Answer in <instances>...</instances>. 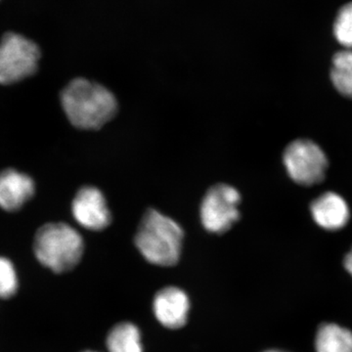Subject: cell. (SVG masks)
I'll return each mask as SVG.
<instances>
[{
	"label": "cell",
	"instance_id": "obj_9",
	"mask_svg": "<svg viewBox=\"0 0 352 352\" xmlns=\"http://www.w3.org/2000/svg\"><path fill=\"white\" fill-rule=\"evenodd\" d=\"M34 180L16 170L0 173V208L7 212L20 210L34 196Z\"/></svg>",
	"mask_w": 352,
	"mask_h": 352
},
{
	"label": "cell",
	"instance_id": "obj_6",
	"mask_svg": "<svg viewBox=\"0 0 352 352\" xmlns=\"http://www.w3.org/2000/svg\"><path fill=\"white\" fill-rule=\"evenodd\" d=\"M241 195L230 185L220 183L208 189L201 201V223L208 232L226 233L240 219Z\"/></svg>",
	"mask_w": 352,
	"mask_h": 352
},
{
	"label": "cell",
	"instance_id": "obj_18",
	"mask_svg": "<svg viewBox=\"0 0 352 352\" xmlns=\"http://www.w3.org/2000/svg\"><path fill=\"white\" fill-rule=\"evenodd\" d=\"M80 352H98V351H88V349H87V351H80Z\"/></svg>",
	"mask_w": 352,
	"mask_h": 352
},
{
	"label": "cell",
	"instance_id": "obj_7",
	"mask_svg": "<svg viewBox=\"0 0 352 352\" xmlns=\"http://www.w3.org/2000/svg\"><path fill=\"white\" fill-rule=\"evenodd\" d=\"M72 212L76 221L88 230H104L112 221L105 197L94 186L78 190L72 204Z\"/></svg>",
	"mask_w": 352,
	"mask_h": 352
},
{
	"label": "cell",
	"instance_id": "obj_1",
	"mask_svg": "<svg viewBox=\"0 0 352 352\" xmlns=\"http://www.w3.org/2000/svg\"><path fill=\"white\" fill-rule=\"evenodd\" d=\"M61 103L71 124L87 131L100 129L118 111L117 99L112 92L85 78H76L64 88Z\"/></svg>",
	"mask_w": 352,
	"mask_h": 352
},
{
	"label": "cell",
	"instance_id": "obj_3",
	"mask_svg": "<svg viewBox=\"0 0 352 352\" xmlns=\"http://www.w3.org/2000/svg\"><path fill=\"white\" fill-rule=\"evenodd\" d=\"M182 226L156 210L146 212L136 232L134 242L143 258L163 267L175 265L182 256Z\"/></svg>",
	"mask_w": 352,
	"mask_h": 352
},
{
	"label": "cell",
	"instance_id": "obj_12",
	"mask_svg": "<svg viewBox=\"0 0 352 352\" xmlns=\"http://www.w3.org/2000/svg\"><path fill=\"white\" fill-rule=\"evenodd\" d=\"M106 347L108 352H143L140 330L131 322H120L109 332Z\"/></svg>",
	"mask_w": 352,
	"mask_h": 352
},
{
	"label": "cell",
	"instance_id": "obj_8",
	"mask_svg": "<svg viewBox=\"0 0 352 352\" xmlns=\"http://www.w3.org/2000/svg\"><path fill=\"white\" fill-rule=\"evenodd\" d=\"M189 296L178 287L170 286L160 289L153 300V312L160 324L170 330H177L188 320Z\"/></svg>",
	"mask_w": 352,
	"mask_h": 352
},
{
	"label": "cell",
	"instance_id": "obj_13",
	"mask_svg": "<svg viewBox=\"0 0 352 352\" xmlns=\"http://www.w3.org/2000/svg\"><path fill=\"white\" fill-rule=\"evenodd\" d=\"M22 291V279L12 259L0 254V302L16 300Z\"/></svg>",
	"mask_w": 352,
	"mask_h": 352
},
{
	"label": "cell",
	"instance_id": "obj_11",
	"mask_svg": "<svg viewBox=\"0 0 352 352\" xmlns=\"http://www.w3.org/2000/svg\"><path fill=\"white\" fill-rule=\"evenodd\" d=\"M316 352H352V331L339 324L323 323L315 335Z\"/></svg>",
	"mask_w": 352,
	"mask_h": 352
},
{
	"label": "cell",
	"instance_id": "obj_10",
	"mask_svg": "<svg viewBox=\"0 0 352 352\" xmlns=\"http://www.w3.org/2000/svg\"><path fill=\"white\" fill-rule=\"evenodd\" d=\"M310 210L314 221L329 231L344 228L351 217L346 201L333 192L322 194L311 204Z\"/></svg>",
	"mask_w": 352,
	"mask_h": 352
},
{
	"label": "cell",
	"instance_id": "obj_14",
	"mask_svg": "<svg viewBox=\"0 0 352 352\" xmlns=\"http://www.w3.org/2000/svg\"><path fill=\"white\" fill-rule=\"evenodd\" d=\"M331 78L333 87L344 96L352 98V50L336 53L333 58Z\"/></svg>",
	"mask_w": 352,
	"mask_h": 352
},
{
	"label": "cell",
	"instance_id": "obj_2",
	"mask_svg": "<svg viewBox=\"0 0 352 352\" xmlns=\"http://www.w3.org/2000/svg\"><path fill=\"white\" fill-rule=\"evenodd\" d=\"M36 263L53 274L71 272L82 261L85 241L73 227L63 222L45 224L38 229L32 242Z\"/></svg>",
	"mask_w": 352,
	"mask_h": 352
},
{
	"label": "cell",
	"instance_id": "obj_5",
	"mask_svg": "<svg viewBox=\"0 0 352 352\" xmlns=\"http://www.w3.org/2000/svg\"><path fill=\"white\" fill-rule=\"evenodd\" d=\"M283 160L289 177L298 184L311 186L325 177L327 157L314 141H294L285 150Z\"/></svg>",
	"mask_w": 352,
	"mask_h": 352
},
{
	"label": "cell",
	"instance_id": "obj_15",
	"mask_svg": "<svg viewBox=\"0 0 352 352\" xmlns=\"http://www.w3.org/2000/svg\"><path fill=\"white\" fill-rule=\"evenodd\" d=\"M333 34L340 45L352 50V2L340 9L333 23Z\"/></svg>",
	"mask_w": 352,
	"mask_h": 352
},
{
	"label": "cell",
	"instance_id": "obj_17",
	"mask_svg": "<svg viewBox=\"0 0 352 352\" xmlns=\"http://www.w3.org/2000/svg\"><path fill=\"white\" fill-rule=\"evenodd\" d=\"M263 352H287L284 351H281V349H268V351H263Z\"/></svg>",
	"mask_w": 352,
	"mask_h": 352
},
{
	"label": "cell",
	"instance_id": "obj_16",
	"mask_svg": "<svg viewBox=\"0 0 352 352\" xmlns=\"http://www.w3.org/2000/svg\"><path fill=\"white\" fill-rule=\"evenodd\" d=\"M344 264V268H346L347 272H349L352 277V250L346 254Z\"/></svg>",
	"mask_w": 352,
	"mask_h": 352
},
{
	"label": "cell",
	"instance_id": "obj_4",
	"mask_svg": "<svg viewBox=\"0 0 352 352\" xmlns=\"http://www.w3.org/2000/svg\"><path fill=\"white\" fill-rule=\"evenodd\" d=\"M41 51L21 34L9 32L0 43V85H11L36 73Z\"/></svg>",
	"mask_w": 352,
	"mask_h": 352
}]
</instances>
